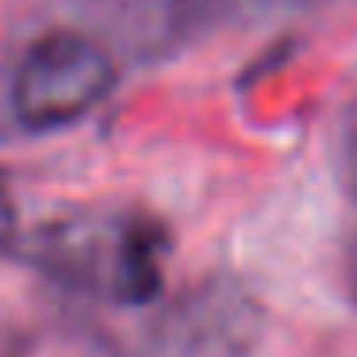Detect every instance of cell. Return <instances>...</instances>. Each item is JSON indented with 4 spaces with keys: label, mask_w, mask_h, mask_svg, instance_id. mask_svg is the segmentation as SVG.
I'll return each mask as SVG.
<instances>
[{
    "label": "cell",
    "mask_w": 357,
    "mask_h": 357,
    "mask_svg": "<svg viewBox=\"0 0 357 357\" xmlns=\"http://www.w3.org/2000/svg\"><path fill=\"white\" fill-rule=\"evenodd\" d=\"M261 338V307L227 277L204 280L150 326L154 357H250Z\"/></svg>",
    "instance_id": "7a4b0ae2"
},
{
    "label": "cell",
    "mask_w": 357,
    "mask_h": 357,
    "mask_svg": "<svg viewBox=\"0 0 357 357\" xmlns=\"http://www.w3.org/2000/svg\"><path fill=\"white\" fill-rule=\"evenodd\" d=\"M116 58L81 31H47L24 50L12 77V112L24 127L54 131L108 100Z\"/></svg>",
    "instance_id": "6da1fadb"
},
{
    "label": "cell",
    "mask_w": 357,
    "mask_h": 357,
    "mask_svg": "<svg viewBox=\"0 0 357 357\" xmlns=\"http://www.w3.org/2000/svg\"><path fill=\"white\" fill-rule=\"evenodd\" d=\"M12 227V208H8V192H4V181H0V238L8 234Z\"/></svg>",
    "instance_id": "277c9868"
},
{
    "label": "cell",
    "mask_w": 357,
    "mask_h": 357,
    "mask_svg": "<svg viewBox=\"0 0 357 357\" xmlns=\"http://www.w3.org/2000/svg\"><path fill=\"white\" fill-rule=\"evenodd\" d=\"M346 162H349V188L357 192V116L349 123V142H346Z\"/></svg>",
    "instance_id": "3957f363"
}]
</instances>
